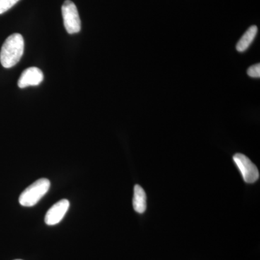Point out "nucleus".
I'll list each match as a JSON object with an SVG mask.
<instances>
[{
  "label": "nucleus",
  "mask_w": 260,
  "mask_h": 260,
  "mask_svg": "<svg viewBox=\"0 0 260 260\" xmlns=\"http://www.w3.org/2000/svg\"><path fill=\"white\" fill-rule=\"evenodd\" d=\"M15 260H22V259H15Z\"/></svg>",
  "instance_id": "nucleus-11"
},
{
  "label": "nucleus",
  "mask_w": 260,
  "mask_h": 260,
  "mask_svg": "<svg viewBox=\"0 0 260 260\" xmlns=\"http://www.w3.org/2000/svg\"><path fill=\"white\" fill-rule=\"evenodd\" d=\"M257 32L258 28L256 25H252L248 29L245 34L241 38L239 42L237 43V50L239 52H244V51L247 50L248 48L250 47L251 43L255 39Z\"/></svg>",
  "instance_id": "nucleus-8"
},
{
  "label": "nucleus",
  "mask_w": 260,
  "mask_h": 260,
  "mask_svg": "<svg viewBox=\"0 0 260 260\" xmlns=\"http://www.w3.org/2000/svg\"><path fill=\"white\" fill-rule=\"evenodd\" d=\"M70 202L68 200H61L48 210L45 216V223L49 225H54L59 223L64 218L65 214L69 209Z\"/></svg>",
  "instance_id": "nucleus-6"
},
{
  "label": "nucleus",
  "mask_w": 260,
  "mask_h": 260,
  "mask_svg": "<svg viewBox=\"0 0 260 260\" xmlns=\"http://www.w3.org/2000/svg\"><path fill=\"white\" fill-rule=\"evenodd\" d=\"M146 194L143 188L138 184L134 187V196H133V208L137 213L143 214L145 213L147 208Z\"/></svg>",
  "instance_id": "nucleus-7"
},
{
  "label": "nucleus",
  "mask_w": 260,
  "mask_h": 260,
  "mask_svg": "<svg viewBox=\"0 0 260 260\" xmlns=\"http://www.w3.org/2000/svg\"><path fill=\"white\" fill-rule=\"evenodd\" d=\"M44 80V74L39 68H27L24 70L19 78L18 85L20 88H25L28 86H37L40 85Z\"/></svg>",
  "instance_id": "nucleus-5"
},
{
  "label": "nucleus",
  "mask_w": 260,
  "mask_h": 260,
  "mask_svg": "<svg viewBox=\"0 0 260 260\" xmlns=\"http://www.w3.org/2000/svg\"><path fill=\"white\" fill-rule=\"evenodd\" d=\"M20 0H0V15L8 11Z\"/></svg>",
  "instance_id": "nucleus-9"
},
{
  "label": "nucleus",
  "mask_w": 260,
  "mask_h": 260,
  "mask_svg": "<svg viewBox=\"0 0 260 260\" xmlns=\"http://www.w3.org/2000/svg\"><path fill=\"white\" fill-rule=\"evenodd\" d=\"M233 158L245 182L252 184L259 179V173L257 167L247 156L244 154L237 153L234 155Z\"/></svg>",
  "instance_id": "nucleus-4"
},
{
  "label": "nucleus",
  "mask_w": 260,
  "mask_h": 260,
  "mask_svg": "<svg viewBox=\"0 0 260 260\" xmlns=\"http://www.w3.org/2000/svg\"><path fill=\"white\" fill-rule=\"evenodd\" d=\"M61 14L64 20L65 29L69 34L79 32L81 29V21L78 8L74 3L66 0L61 7Z\"/></svg>",
  "instance_id": "nucleus-3"
},
{
  "label": "nucleus",
  "mask_w": 260,
  "mask_h": 260,
  "mask_svg": "<svg viewBox=\"0 0 260 260\" xmlns=\"http://www.w3.org/2000/svg\"><path fill=\"white\" fill-rule=\"evenodd\" d=\"M50 187L49 179H39L25 189L19 198V203L24 207H32L39 203Z\"/></svg>",
  "instance_id": "nucleus-2"
},
{
  "label": "nucleus",
  "mask_w": 260,
  "mask_h": 260,
  "mask_svg": "<svg viewBox=\"0 0 260 260\" xmlns=\"http://www.w3.org/2000/svg\"><path fill=\"white\" fill-rule=\"evenodd\" d=\"M24 52V39L21 34H13L5 40L0 51V62L5 68L14 67Z\"/></svg>",
  "instance_id": "nucleus-1"
},
{
  "label": "nucleus",
  "mask_w": 260,
  "mask_h": 260,
  "mask_svg": "<svg viewBox=\"0 0 260 260\" xmlns=\"http://www.w3.org/2000/svg\"><path fill=\"white\" fill-rule=\"evenodd\" d=\"M247 74L251 78H259L260 64H256L250 67L247 70Z\"/></svg>",
  "instance_id": "nucleus-10"
}]
</instances>
